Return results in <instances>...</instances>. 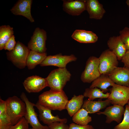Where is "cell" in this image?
I'll use <instances>...</instances> for the list:
<instances>
[{
	"label": "cell",
	"instance_id": "cell-1",
	"mask_svg": "<svg viewBox=\"0 0 129 129\" xmlns=\"http://www.w3.org/2000/svg\"><path fill=\"white\" fill-rule=\"evenodd\" d=\"M68 100V97L63 90H50L39 95L38 101L41 104L51 110L60 111L65 109Z\"/></svg>",
	"mask_w": 129,
	"mask_h": 129
},
{
	"label": "cell",
	"instance_id": "cell-2",
	"mask_svg": "<svg viewBox=\"0 0 129 129\" xmlns=\"http://www.w3.org/2000/svg\"><path fill=\"white\" fill-rule=\"evenodd\" d=\"M71 74L66 68H59L52 70L46 78L50 90L62 91L70 80Z\"/></svg>",
	"mask_w": 129,
	"mask_h": 129
},
{
	"label": "cell",
	"instance_id": "cell-3",
	"mask_svg": "<svg viewBox=\"0 0 129 129\" xmlns=\"http://www.w3.org/2000/svg\"><path fill=\"white\" fill-rule=\"evenodd\" d=\"M5 101L6 112L13 125L24 117L26 105L21 99L16 96L9 97Z\"/></svg>",
	"mask_w": 129,
	"mask_h": 129
},
{
	"label": "cell",
	"instance_id": "cell-4",
	"mask_svg": "<svg viewBox=\"0 0 129 129\" xmlns=\"http://www.w3.org/2000/svg\"><path fill=\"white\" fill-rule=\"evenodd\" d=\"M30 50L27 47L18 41L13 50L6 52L7 59L17 68L23 69L26 66Z\"/></svg>",
	"mask_w": 129,
	"mask_h": 129
},
{
	"label": "cell",
	"instance_id": "cell-5",
	"mask_svg": "<svg viewBox=\"0 0 129 129\" xmlns=\"http://www.w3.org/2000/svg\"><path fill=\"white\" fill-rule=\"evenodd\" d=\"M99 64V58L94 56L89 58L86 62L85 69L81 75L82 82L91 83L100 76Z\"/></svg>",
	"mask_w": 129,
	"mask_h": 129
},
{
	"label": "cell",
	"instance_id": "cell-6",
	"mask_svg": "<svg viewBox=\"0 0 129 129\" xmlns=\"http://www.w3.org/2000/svg\"><path fill=\"white\" fill-rule=\"evenodd\" d=\"M110 93L108 99L113 105L123 106L129 101V87L115 84L110 89Z\"/></svg>",
	"mask_w": 129,
	"mask_h": 129
},
{
	"label": "cell",
	"instance_id": "cell-7",
	"mask_svg": "<svg viewBox=\"0 0 129 129\" xmlns=\"http://www.w3.org/2000/svg\"><path fill=\"white\" fill-rule=\"evenodd\" d=\"M99 69L101 74L108 75L118 64L116 55L109 49L104 51L99 58Z\"/></svg>",
	"mask_w": 129,
	"mask_h": 129
},
{
	"label": "cell",
	"instance_id": "cell-8",
	"mask_svg": "<svg viewBox=\"0 0 129 129\" xmlns=\"http://www.w3.org/2000/svg\"><path fill=\"white\" fill-rule=\"evenodd\" d=\"M22 100L25 103L26 110L24 117L32 128L35 129H46L48 127L47 125L43 126L39 122L37 114L35 111L34 107L35 104L29 101L24 92L20 95Z\"/></svg>",
	"mask_w": 129,
	"mask_h": 129
},
{
	"label": "cell",
	"instance_id": "cell-9",
	"mask_svg": "<svg viewBox=\"0 0 129 129\" xmlns=\"http://www.w3.org/2000/svg\"><path fill=\"white\" fill-rule=\"evenodd\" d=\"M47 39L46 31L43 29L37 27L28 43L27 47L30 50L40 53H45L47 50L46 46Z\"/></svg>",
	"mask_w": 129,
	"mask_h": 129
},
{
	"label": "cell",
	"instance_id": "cell-10",
	"mask_svg": "<svg viewBox=\"0 0 129 129\" xmlns=\"http://www.w3.org/2000/svg\"><path fill=\"white\" fill-rule=\"evenodd\" d=\"M77 57L73 54L63 55L61 54L47 56L40 64L41 66H53L59 68H66L67 64L76 61Z\"/></svg>",
	"mask_w": 129,
	"mask_h": 129
},
{
	"label": "cell",
	"instance_id": "cell-11",
	"mask_svg": "<svg viewBox=\"0 0 129 129\" xmlns=\"http://www.w3.org/2000/svg\"><path fill=\"white\" fill-rule=\"evenodd\" d=\"M23 86L28 92H38L48 86L46 78L36 75L28 77L23 82Z\"/></svg>",
	"mask_w": 129,
	"mask_h": 129
},
{
	"label": "cell",
	"instance_id": "cell-12",
	"mask_svg": "<svg viewBox=\"0 0 129 129\" xmlns=\"http://www.w3.org/2000/svg\"><path fill=\"white\" fill-rule=\"evenodd\" d=\"M125 109L123 106L120 105H113L107 107L103 112L97 113L98 115H104L106 116L105 122L110 124L115 121L119 124L121 122Z\"/></svg>",
	"mask_w": 129,
	"mask_h": 129
},
{
	"label": "cell",
	"instance_id": "cell-13",
	"mask_svg": "<svg viewBox=\"0 0 129 129\" xmlns=\"http://www.w3.org/2000/svg\"><path fill=\"white\" fill-rule=\"evenodd\" d=\"M35 106L38 110L40 120L48 126L56 122L66 124L67 121L66 118H61L58 115L54 116L51 113V110L41 104L38 101Z\"/></svg>",
	"mask_w": 129,
	"mask_h": 129
},
{
	"label": "cell",
	"instance_id": "cell-14",
	"mask_svg": "<svg viewBox=\"0 0 129 129\" xmlns=\"http://www.w3.org/2000/svg\"><path fill=\"white\" fill-rule=\"evenodd\" d=\"M63 10L72 16H78L86 10V0H63Z\"/></svg>",
	"mask_w": 129,
	"mask_h": 129
},
{
	"label": "cell",
	"instance_id": "cell-15",
	"mask_svg": "<svg viewBox=\"0 0 129 129\" xmlns=\"http://www.w3.org/2000/svg\"><path fill=\"white\" fill-rule=\"evenodd\" d=\"M32 0H18L10 10L11 12L15 15L22 16L28 19L31 22H34V20L31 13Z\"/></svg>",
	"mask_w": 129,
	"mask_h": 129
},
{
	"label": "cell",
	"instance_id": "cell-16",
	"mask_svg": "<svg viewBox=\"0 0 129 129\" xmlns=\"http://www.w3.org/2000/svg\"><path fill=\"white\" fill-rule=\"evenodd\" d=\"M108 75L116 84L126 86L129 85V68L117 67Z\"/></svg>",
	"mask_w": 129,
	"mask_h": 129
},
{
	"label": "cell",
	"instance_id": "cell-17",
	"mask_svg": "<svg viewBox=\"0 0 129 129\" xmlns=\"http://www.w3.org/2000/svg\"><path fill=\"white\" fill-rule=\"evenodd\" d=\"M107 44L109 49L116 55L118 60H121L127 50L119 36L111 37Z\"/></svg>",
	"mask_w": 129,
	"mask_h": 129
},
{
	"label": "cell",
	"instance_id": "cell-18",
	"mask_svg": "<svg viewBox=\"0 0 129 129\" xmlns=\"http://www.w3.org/2000/svg\"><path fill=\"white\" fill-rule=\"evenodd\" d=\"M90 18L100 20L106 11L103 5L97 0H86V10Z\"/></svg>",
	"mask_w": 129,
	"mask_h": 129
},
{
	"label": "cell",
	"instance_id": "cell-19",
	"mask_svg": "<svg viewBox=\"0 0 129 129\" xmlns=\"http://www.w3.org/2000/svg\"><path fill=\"white\" fill-rule=\"evenodd\" d=\"M71 37L77 41L83 43H94L98 39L97 35L92 31L82 30H75Z\"/></svg>",
	"mask_w": 129,
	"mask_h": 129
},
{
	"label": "cell",
	"instance_id": "cell-20",
	"mask_svg": "<svg viewBox=\"0 0 129 129\" xmlns=\"http://www.w3.org/2000/svg\"><path fill=\"white\" fill-rule=\"evenodd\" d=\"M111 103L110 100L94 101L89 99L84 101L81 108L86 110L88 113H93L105 108Z\"/></svg>",
	"mask_w": 129,
	"mask_h": 129
},
{
	"label": "cell",
	"instance_id": "cell-21",
	"mask_svg": "<svg viewBox=\"0 0 129 129\" xmlns=\"http://www.w3.org/2000/svg\"><path fill=\"white\" fill-rule=\"evenodd\" d=\"M84 97L83 95L78 96L74 95L70 100L68 101L65 109L70 117H72L81 109L83 103Z\"/></svg>",
	"mask_w": 129,
	"mask_h": 129
},
{
	"label": "cell",
	"instance_id": "cell-22",
	"mask_svg": "<svg viewBox=\"0 0 129 129\" xmlns=\"http://www.w3.org/2000/svg\"><path fill=\"white\" fill-rule=\"evenodd\" d=\"M115 84L108 75L101 74L99 77L92 82L89 88H98L105 93L108 91V88L109 87L112 86Z\"/></svg>",
	"mask_w": 129,
	"mask_h": 129
},
{
	"label": "cell",
	"instance_id": "cell-23",
	"mask_svg": "<svg viewBox=\"0 0 129 129\" xmlns=\"http://www.w3.org/2000/svg\"><path fill=\"white\" fill-rule=\"evenodd\" d=\"M47 56L46 52L40 53L30 50L27 59L26 66L28 69H32L37 65L40 64Z\"/></svg>",
	"mask_w": 129,
	"mask_h": 129
},
{
	"label": "cell",
	"instance_id": "cell-24",
	"mask_svg": "<svg viewBox=\"0 0 129 129\" xmlns=\"http://www.w3.org/2000/svg\"><path fill=\"white\" fill-rule=\"evenodd\" d=\"M13 126L6 109V102L0 99V129H10Z\"/></svg>",
	"mask_w": 129,
	"mask_h": 129
},
{
	"label": "cell",
	"instance_id": "cell-25",
	"mask_svg": "<svg viewBox=\"0 0 129 129\" xmlns=\"http://www.w3.org/2000/svg\"><path fill=\"white\" fill-rule=\"evenodd\" d=\"M88 113L81 108L72 117V120L74 123L81 125H86L92 121V118Z\"/></svg>",
	"mask_w": 129,
	"mask_h": 129
},
{
	"label": "cell",
	"instance_id": "cell-26",
	"mask_svg": "<svg viewBox=\"0 0 129 129\" xmlns=\"http://www.w3.org/2000/svg\"><path fill=\"white\" fill-rule=\"evenodd\" d=\"M13 27L9 25H3L0 27V50L4 49L10 39L13 35Z\"/></svg>",
	"mask_w": 129,
	"mask_h": 129
},
{
	"label": "cell",
	"instance_id": "cell-27",
	"mask_svg": "<svg viewBox=\"0 0 129 129\" xmlns=\"http://www.w3.org/2000/svg\"><path fill=\"white\" fill-rule=\"evenodd\" d=\"M110 92L104 93L100 89L97 87L88 88L85 89L83 95L88 99L93 100L96 98H108Z\"/></svg>",
	"mask_w": 129,
	"mask_h": 129
},
{
	"label": "cell",
	"instance_id": "cell-28",
	"mask_svg": "<svg viewBox=\"0 0 129 129\" xmlns=\"http://www.w3.org/2000/svg\"><path fill=\"white\" fill-rule=\"evenodd\" d=\"M123 119L121 122L116 126L113 129H129V107L125 106Z\"/></svg>",
	"mask_w": 129,
	"mask_h": 129
},
{
	"label": "cell",
	"instance_id": "cell-29",
	"mask_svg": "<svg viewBox=\"0 0 129 129\" xmlns=\"http://www.w3.org/2000/svg\"><path fill=\"white\" fill-rule=\"evenodd\" d=\"M119 36L127 50H129V28L126 27L120 31Z\"/></svg>",
	"mask_w": 129,
	"mask_h": 129
},
{
	"label": "cell",
	"instance_id": "cell-30",
	"mask_svg": "<svg viewBox=\"0 0 129 129\" xmlns=\"http://www.w3.org/2000/svg\"><path fill=\"white\" fill-rule=\"evenodd\" d=\"M29 124L23 117L15 124L12 126L10 129H29Z\"/></svg>",
	"mask_w": 129,
	"mask_h": 129
},
{
	"label": "cell",
	"instance_id": "cell-31",
	"mask_svg": "<svg viewBox=\"0 0 129 129\" xmlns=\"http://www.w3.org/2000/svg\"><path fill=\"white\" fill-rule=\"evenodd\" d=\"M49 129H69V126L61 122H54L48 126Z\"/></svg>",
	"mask_w": 129,
	"mask_h": 129
},
{
	"label": "cell",
	"instance_id": "cell-32",
	"mask_svg": "<svg viewBox=\"0 0 129 129\" xmlns=\"http://www.w3.org/2000/svg\"><path fill=\"white\" fill-rule=\"evenodd\" d=\"M15 39V37L13 35L9 40L6 43L4 49L9 51L13 50L16 44Z\"/></svg>",
	"mask_w": 129,
	"mask_h": 129
},
{
	"label": "cell",
	"instance_id": "cell-33",
	"mask_svg": "<svg viewBox=\"0 0 129 129\" xmlns=\"http://www.w3.org/2000/svg\"><path fill=\"white\" fill-rule=\"evenodd\" d=\"M69 126V129H95L91 125H81L74 123L70 124Z\"/></svg>",
	"mask_w": 129,
	"mask_h": 129
},
{
	"label": "cell",
	"instance_id": "cell-34",
	"mask_svg": "<svg viewBox=\"0 0 129 129\" xmlns=\"http://www.w3.org/2000/svg\"><path fill=\"white\" fill-rule=\"evenodd\" d=\"M125 67L129 68V50H127L121 59Z\"/></svg>",
	"mask_w": 129,
	"mask_h": 129
},
{
	"label": "cell",
	"instance_id": "cell-35",
	"mask_svg": "<svg viewBox=\"0 0 129 129\" xmlns=\"http://www.w3.org/2000/svg\"><path fill=\"white\" fill-rule=\"evenodd\" d=\"M126 3L129 8V0H127L126 1Z\"/></svg>",
	"mask_w": 129,
	"mask_h": 129
},
{
	"label": "cell",
	"instance_id": "cell-36",
	"mask_svg": "<svg viewBox=\"0 0 129 129\" xmlns=\"http://www.w3.org/2000/svg\"><path fill=\"white\" fill-rule=\"evenodd\" d=\"M128 106L129 107V102H128Z\"/></svg>",
	"mask_w": 129,
	"mask_h": 129
},
{
	"label": "cell",
	"instance_id": "cell-37",
	"mask_svg": "<svg viewBox=\"0 0 129 129\" xmlns=\"http://www.w3.org/2000/svg\"><path fill=\"white\" fill-rule=\"evenodd\" d=\"M29 129H35L32 128H30Z\"/></svg>",
	"mask_w": 129,
	"mask_h": 129
},
{
	"label": "cell",
	"instance_id": "cell-38",
	"mask_svg": "<svg viewBox=\"0 0 129 129\" xmlns=\"http://www.w3.org/2000/svg\"><path fill=\"white\" fill-rule=\"evenodd\" d=\"M49 129V128H48L47 129Z\"/></svg>",
	"mask_w": 129,
	"mask_h": 129
},
{
	"label": "cell",
	"instance_id": "cell-39",
	"mask_svg": "<svg viewBox=\"0 0 129 129\" xmlns=\"http://www.w3.org/2000/svg\"><path fill=\"white\" fill-rule=\"evenodd\" d=\"M128 86L129 87V86Z\"/></svg>",
	"mask_w": 129,
	"mask_h": 129
}]
</instances>
